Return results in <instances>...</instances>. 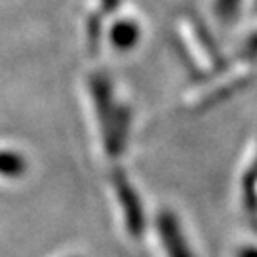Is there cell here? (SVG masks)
I'll return each instance as SVG.
<instances>
[{"label":"cell","mask_w":257,"mask_h":257,"mask_svg":"<svg viewBox=\"0 0 257 257\" xmlns=\"http://www.w3.org/2000/svg\"><path fill=\"white\" fill-rule=\"evenodd\" d=\"M156 225L168 257H194L181 230V225L172 211H162L156 219Z\"/></svg>","instance_id":"cell-1"},{"label":"cell","mask_w":257,"mask_h":257,"mask_svg":"<svg viewBox=\"0 0 257 257\" xmlns=\"http://www.w3.org/2000/svg\"><path fill=\"white\" fill-rule=\"evenodd\" d=\"M114 187H116L120 204L126 213V227H128L130 234L138 238L145 230V215H143V208H141L138 194L134 193V189L130 187L122 174H114Z\"/></svg>","instance_id":"cell-2"},{"label":"cell","mask_w":257,"mask_h":257,"mask_svg":"<svg viewBox=\"0 0 257 257\" xmlns=\"http://www.w3.org/2000/svg\"><path fill=\"white\" fill-rule=\"evenodd\" d=\"M23 172H25V162L21 156L14 153H0V174L18 177Z\"/></svg>","instance_id":"cell-3"},{"label":"cell","mask_w":257,"mask_h":257,"mask_svg":"<svg viewBox=\"0 0 257 257\" xmlns=\"http://www.w3.org/2000/svg\"><path fill=\"white\" fill-rule=\"evenodd\" d=\"M136 40V29L132 25H118L114 29V42L118 44L120 48H128L132 42Z\"/></svg>","instance_id":"cell-4"},{"label":"cell","mask_w":257,"mask_h":257,"mask_svg":"<svg viewBox=\"0 0 257 257\" xmlns=\"http://www.w3.org/2000/svg\"><path fill=\"white\" fill-rule=\"evenodd\" d=\"M238 257H257V248H242L238 251Z\"/></svg>","instance_id":"cell-5"}]
</instances>
